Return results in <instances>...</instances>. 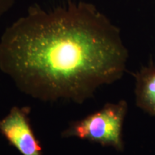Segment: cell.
<instances>
[{
	"instance_id": "obj_4",
	"label": "cell",
	"mask_w": 155,
	"mask_h": 155,
	"mask_svg": "<svg viewBox=\"0 0 155 155\" xmlns=\"http://www.w3.org/2000/svg\"><path fill=\"white\" fill-rule=\"evenodd\" d=\"M135 102L137 107L155 117V62H151L134 73Z\"/></svg>"
},
{
	"instance_id": "obj_1",
	"label": "cell",
	"mask_w": 155,
	"mask_h": 155,
	"mask_svg": "<svg viewBox=\"0 0 155 155\" xmlns=\"http://www.w3.org/2000/svg\"><path fill=\"white\" fill-rule=\"evenodd\" d=\"M129 52L121 31L94 5L30 6L0 39V69L42 101L81 104L121 79Z\"/></svg>"
},
{
	"instance_id": "obj_3",
	"label": "cell",
	"mask_w": 155,
	"mask_h": 155,
	"mask_svg": "<svg viewBox=\"0 0 155 155\" xmlns=\"http://www.w3.org/2000/svg\"><path fill=\"white\" fill-rule=\"evenodd\" d=\"M30 108L14 106L0 120V133L22 155H42V148L30 124Z\"/></svg>"
},
{
	"instance_id": "obj_2",
	"label": "cell",
	"mask_w": 155,
	"mask_h": 155,
	"mask_svg": "<svg viewBox=\"0 0 155 155\" xmlns=\"http://www.w3.org/2000/svg\"><path fill=\"white\" fill-rule=\"evenodd\" d=\"M127 111L128 104L125 100L107 103L98 111L71 122L61 136L63 138L77 137L122 151L123 126Z\"/></svg>"
},
{
	"instance_id": "obj_5",
	"label": "cell",
	"mask_w": 155,
	"mask_h": 155,
	"mask_svg": "<svg viewBox=\"0 0 155 155\" xmlns=\"http://www.w3.org/2000/svg\"><path fill=\"white\" fill-rule=\"evenodd\" d=\"M15 2L16 0H0V17L14 6Z\"/></svg>"
}]
</instances>
